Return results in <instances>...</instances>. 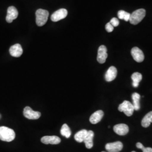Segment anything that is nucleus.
<instances>
[{
    "label": "nucleus",
    "mask_w": 152,
    "mask_h": 152,
    "mask_svg": "<svg viewBox=\"0 0 152 152\" xmlns=\"http://www.w3.org/2000/svg\"><path fill=\"white\" fill-rule=\"evenodd\" d=\"M152 123V111L147 113L141 121V125L144 127H149Z\"/></svg>",
    "instance_id": "19"
},
{
    "label": "nucleus",
    "mask_w": 152,
    "mask_h": 152,
    "mask_svg": "<svg viewBox=\"0 0 152 152\" xmlns=\"http://www.w3.org/2000/svg\"><path fill=\"white\" fill-rule=\"evenodd\" d=\"M136 147L138 149H141L142 151V152H152V148L149 147L145 148L144 147V145L141 144V142H137L136 144Z\"/></svg>",
    "instance_id": "23"
},
{
    "label": "nucleus",
    "mask_w": 152,
    "mask_h": 152,
    "mask_svg": "<svg viewBox=\"0 0 152 152\" xmlns=\"http://www.w3.org/2000/svg\"><path fill=\"white\" fill-rule=\"evenodd\" d=\"M135 152V151H132V152Z\"/></svg>",
    "instance_id": "27"
},
{
    "label": "nucleus",
    "mask_w": 152,
    "mask_h": 152,
    "mask_svg": "<svg viewBox=\"0 0 152 152\" xmlns=\"http://www.w3.org/2000/svg\"><path fill=\"white\" fill-rule=\"evenodd\" d=\"M117 75V70L115 67L112 66L109 67L105 75V79L107 82L113 81Z\"/></svg>",
    "instance_id": "13"
},
{
    "label": "nucleus",
    "mask_w": 152,
    "mask_h": 152,
    "mask_svg": "<svg viewBox=\"0 0 152 152\" xmlns=\"http://www.w3.org/2000/svg\"><path fill=\"white\" fill-rule=\"evenodd\" d=\"M94 136V133L91 130L87 131V135L85 137L83 142L85 144V146L87 149H91L93 147V138Z\"/></svg>",
    "instance_id": "16"
},
{
    "label": "nucleus",
    "mask_w": 152,
    "mask_h": 152,
    "mask_svg": "<svg viewBox=\"0 0 152 152\" xmlns=\"http://www.w3.org/2000/svg\"><path fill=\"white\" fill-rule=\"evenodd\" d=\"M131 14L130 13L124 10H120L118 12V16L120 19H124L126 22H128L130 20Z\"/></svg>",
    "instance_id": "22"
},
{
    "label": "nucleus",
    "mask_w": 152,
    "mask_h": 152,
    "mask_svg": "<svg viewBox=\"0 0 152 152\" xmlns=\"http://www.w3.org/2000/svg\"><path fill=\"white\" fill-rule=\"evenodd\" d=\"M49 11L44 9H38L36 12V21L39 27L44 26L48 21L49 17Z\"/></svg>",
    "instance_id": "2"
},
{
    "label": "nucleus",
    "mask_w": 152,
    "mask_h": 152,
    "mask_svg": "<svg viewBox=\"0 0 152 152\" xmlns=\"http://www.w3.org/2000/svg\"><path fill=\"white\" fill-rule=\"evenodd\" d=\"M18 16V11L14 6H10L7 9V16L6 17V20L9 23H11L12 21L16 19Z\"/></svg>",
    "instance_id": "10"
},
{
    "label": "nucleus",
    "mask_w": 152,
    "mask_h": 152,
    "mask_svg": "<svg viewBox=\"0 0 152 152\" xmlns=\"http://www.w3.org/2000/svg\"><path fill=\"white\" fill-rule=\"evenodd\" d=\"M60 134L63 136L65 137L66 138H69L71 135V129H69V126L67 124H64L62 126L61 130H60Z\"/></svg>",
    "instance_id": "21"
},
{
    "label": "nucleus",
    "mask_w": 152,
    "mask_h": 152,
    "mask_svg": "<svg viewBox=\"0 0 152 152\" xmlns=\"http://www.w3.org/2000/svg\"><path fill=\"white\" fill-rule=\"evenodd\" d=\"M87 131H88L85 129H83L77 132L75 135V139L76 140V141L78 142H83L84 139L87 135Z\"/></svg>",
    "instance_id": "20"
},
{
    "label": "nucleus",
    "mask_w": 152,
    "mask_h": 152,
    "mask_svg": "<svg viewBox=\"0 0 152 152\" xmlns=\"http://www.w3.org/2000/svg\"><path fill=\"white\" fill-rule=\"evenodd\" d=\"M131 53L133 59L135 60L136 62L141 63L144 60V53L139 48L137 47L133 48L131 50Z\"/></svg>",
    "instance_id": "9"
},
{
    "label": "nucleus",
    "mask_w": 152,
    "mask_h": 152,
    "mask_svg": "<svg viewBox=\"0 0 152 152\" xmlns=\"http://www.w3.org/2000/svg\"><path fill=\"white\" fill-rule=\"evenodd\" d=\"M142 76L141 73L139 72L134 73L131 76V79L132 80V86L133 87H137L139 86V82L141 81Z\"/></svg>",
    "instance_id": "18"
},
{
    "label": "nucleus",
    "mask_w": 152,
    "mask_h": 152,
    "mask_svg": "<svg viewBox=\"0 0 152 152\" xmlns=\"http://www.w3.org/2000/svg\"><path fill=\"white\" fill-rule=\"evenodd\" d=\"M108 57L107 54V49L105 46L102 45L98 49V56L97 60L100 64H103Z\"/></svg>",
    "instance_id": "8"
},
{
    "label": "nucleus",
    "mask_w": 152,
    "mask_h": 152,
    "mask_svg": "<svg viewBox=\"0 0 152 152\" xmlns=\"http://www.w3.org/2000/svg\"><path fill=\"white\" fill-rule=\"evenodd\" d=\"M104 152V151H103V152Z\"/></svg>",
    "instance_id": "28"
},
{
    "label": "nucleus",
    "mask_w": 152,
    "mask_h": 152,
    "mask_svg": "<svg viewBox=\"0 0 152 152\" xmlns=\"http://www.w3.org/2000/svg\"><path fill=\"white\" fill-rule=\"evenodd\" d=\"M146 15V11L143 9H140L134 11L131 14L129 21L131 24L136 25L139 24L144 18Z\"/></svg>",
    "instance_id": "3"
},
{
    "label": "nucleus",
    "mask_w": 152,
    "mask_h": 152,
    "mask_svg": "<svg viewBox=\"0 0 152 152\" xmlns=\"http://www.w3.org/2000/svg\"><path fill=\"white\" fill-rule=\"evenodd\" d=\"M9 52L12 56L18 58L22 55L23 51L21 45L17 44L11 46L9 50Z\"/></svg>",
    "instance_id": "14"
},
{
    "label": "nucleus",
    "mask_w": 152,
    "mask_h": 152,
    "mask_svg": "<svg viewBox=\"0 0 152 152\" xmlns=\"http://www.w3.org/2000/svg\"><path fill=\"white\" fill-rule=\"evenodd\" d=\"M68 15V11L65 9H60L54 12L51 16V20L54 22H56L66 18Z\"/></svg>",
    "instance_id": "6"
},
{
    "label": "nucleus",
    "mask_w": 152,
    "mask_h": 152,
    "mask_svg": "<svg viewBox=\"0 0 152 152\" xmlns=\"http://www.w3.org/2000/svg\"><path fill=\"white\" fill-rule=\"evenodd\" d=\"M140 95L137 93L134 92L132 95V99L133 102V106L134 107L135 110H139L140 108Z\"/></svg>",
    "instance_id": "17"
},
{
    "label": "nucleus",
    "mask_w": 152,
    "mask_h": 152,
    "mask_svg": "<svg viewBox=\"0 0 152 152\" xmlns=\"http://www.w3.org/2000/svg\"><path fill=\"white\" fill-rule=\"evenodd\" d=\"M109 23L113 26V27H117L119 25V24H120V22H119L118 19L117 18H112L110 20V21Z\"/></svg>",
    "instance_id": "24"
},
{
    "label": "nucleus",
    "mask_w": 152,
    "mask_h": 152,
    "mask_svg": "<svg viewBox=\"0 0 152 152\" xmlns=\"http://www.w3.org/2000/svg\"><path fill=\"white\" fill-rule=\"evenodd\" d=\"M1 118V115L0 114V118Z\"/></svg>",
    "instance_id": "26"
},
{
    "label": "nucleus",
    "mask_w": 152,
    "mask_h": 152,
    "mask_svg": "<svg viewBox=\"0 0 152 152\" xmlns=\"http://www.w3.org/2000/svg\"><path fill=\"white\" fill-rule=\"evenodd\" d=\"M113 130L117 134L121 136H124L129 132V128L127 125L124 124H121L115 125L113 127Z\"/></svg>",
    "instance_id": "11"
},
{
    "label": "nucleus",
    "mask_w": 152,
    "mask_h": 152,
    "mask_svg": "<svg viewBox=\"0 0 152 152\" xmlns=\"http://www.w3.org/2000/svg\"><path fill=\"white\" fill-rule=\"evenodd\" d=\"M105 29H106V31H107L108 32H112L113 31V29H114V27H113V26L109 22V23H108L106 24V26H105Z\"/></svg>",
    "instance_id": "25"
},
{
    "label": "nucleus",
    "mask_w": 152,
    "mask_h": 152,
    "mask_svg": "<svg viewBox=\"0 0 152 152\" xmlns=\"http://www.w3.org/2000/svg\"><path fill=\"white\" fill-rule=\"evenodd\" d=\"M104 116V112L102 110H99L94 112L90 117V122L92 124H96L99 123Z\"/></svg>",
    "instance_id": "15"
},
{
    "label": "nucleus",
    "mask_w": 152,
    "mask_h": 152,
    "mask_svg": "<svg viewBox=\"0 0 152 152\" xmlns=\"http://www.w3.org/2000/svg\"><path fill=\"white\" fill-rule=\"evenodd\" d=\"M118 110L124 112L127 116L130 117L133 114L135 110L132 104L127 100H125L119 105Z\"/></svg>",
    "instance_id": "4"
},
{
    "label": "nucleus",
    "mask_w": 152,
    "mask_h": 152,
    "mask_svg": "<svg viewBox=\"0 0 152 152\" xmlns=\"http://www.w3.org/2000/svg\"><path fill=\"white\" fill-rule=\"evenodd\" d=\"M15 137V133L12 129L6 126L0 127V140L10 142Z\"/></svg>",
    "instance_id": "1"
},
{
    "label": "nucleus",
    "mask_w": 152,
    "mask_h": 152,
    "mask_svg": "<svg viewBox=\"0 0 152 152\" xmlns=\"http://www.w3.org/2000/svg\"><path fill=\"white\" fill-rule=\"evenodd\" d=\"M123 148V144L121 141L108 143L105 145V149L108 152H119Z\"/></svg>",
    "instance_id": "7"
},
{
    "label": "nucleus",
    "mask_w": 152,
    "mask_h": 152,
    "mask_svg": "<svg viewBox=\"0 0 152 152\" xmlns=\"http://www.w3.org/2000/svg\"><path fill=\"white\" fill-rule=\"evenodd\" d=\"M41 142L45 144H58L61 142V139L56 136H45L41 139Z\"/></svg>",
    "instance_id": "12"
},
{
    "label": "nucleus",
    "mask_w": 152,
    "mask_h": 152,
    "mask_svg": "<svg viewBox=\"0 0 152 152\" xmlns=\"http://www.w3.org/2000/svg\"><path fill=\"white\" fill-rule=\"evenodd\" d=\"M24 116L29 120H37L41 117V113L33 110L29 107H26L23 110Z\"/></svg>",
    "instance_id": "5"
}]
</instances>
